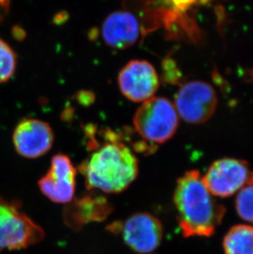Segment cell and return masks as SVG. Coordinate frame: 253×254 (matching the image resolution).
Listing matches in <instances>:
<instances>
[{
    "mask_svg": "<svg viewBox=\"0 0 253 254\" xmlns=\"http://www.w3.org/2000/svg\"><path fill=\"white\" fill-rule=\"evenodd\" d=\"M174 202L184 237L212 236L226 211L209 192L196 170L187 171L178 180Z\"/></svg>",
    "mask_w": 253,
    "mask_h": 254,
    "instance_id": "cell-1",
    "label": "cell"
},
{
    "mask_svg": "<svg viewBox=\"0 0 253 254\" xmlns=\"http://www.w3.org/2000/svg\"><path fill=\"white\" fill-rule=\"evenodd\" d=\"M101 144L81 164L86 187L107 193H119L129 187L138 175V161L133 151L109 132Z\"/></svg>",
    "mask_w": 253,
    "mask_h": 254,
    "instance_id": "cell-2",
    "label": "cell"
},
{
    "mask_svg": "<svg viewBox=\"0 0 253 254\" xmlns=\"http://www.w3.org/2000/svg\"><path fill=\"white\" fill-rule=\"evenodd\" d=\"M133 125L144 139L152 144H162L177 131L179 115L175 105L168 99L153 96L137 109Z\"/></svg>",
    "mask_w": 253,
    "mask_h": 254,
    "instance_id": "cell-3",
    "label": "cell"
},
{
    "mask_svg": "<svg viewBox=\"0 0 253 254\" xmlns=\"http://www.w3.org/2000/svg\"><path fill=\"white\" fill-rule=\"evenodd\" d=\"M45 232L18 202L0 197V253L23 250L41 242Z\"/></svg>",
    "mask_w": 253,
    "mask_h": 254,
    "instance_id": "cell-4",
    "label": "cell"
},
{
    "mask_svg": "<svg viewBox=\"0 0 253 254\" xmlns=\"http://www.w3.org/2000/svg\"><path fill=\"white\" fill-rule=\"evenodd\" d=\"M214 197H229L253 184V171L243 160L223 158L215 161L202 177Z\"/></svg>",
    "mask_w": 253,
    "mask_h": 254,
    "instance_id": "cell-5",
    "label": "cell"
},
{
    "mask_svg": "<svg viewBox=\"0 0 253 254\" xmlns=\"http://www.w3.org/2000/svg\"><path fill=\"white\" fill-rule=\"evenodd\" d=\"M178 115L189 124L200 125L215 113L217 96L210 84L201 81L187 82L180 87L175 97Z\"/></svg>",
    "mask_w": 253,
    "mask_h": 254,
    "instance_id": "cell-6",
    "label": "cell"
},
{
    "mask_svg": "<svg viewBox=\"0 0 253 254\" xmlns=\"http://www.w3.org/2000/svg\"><path fill=\"white\" fill-rule=\"evenodd\" d=\"M123 95L133 102L151 98L159 88L157 72L146 60H131L123 67L118 77Z\"/></svg>",
    "mask_w": 253,
    "mask_h": 254,
    "instance_id": "cell-7",
    "label": "cell"
},
{
    "mask_svg": "<svg viewBox=\"0 0 253 254\" xmlns=\"http://www.w3.org/2000/svg\"><path fill=\"white\" fill-rule=\"evenodd\" d=\"M120 233L123 240L137 254L154 252L162 241L164 229L155 216L146 212L133 214L122 223Z\"/></svg>",
    "mask_w": 253,
    "mask_h": 254,
    "instance_id": "cell-8",
    "label": "cell"
},
{
    "mask_svg": "<svg viewBox=\"0 0 253 254\" xmlns=\"http://www.w3.org/2000/svg\"><path fill=\"white\" fill-rule=\"evenodd\" d=\"M76 174L69 157L58 154L51 160L48 172L39 181V187L55 203H67L74 196Z\"/></svg>",
    "mask_w": 253,
    "mask_h": 254,
    "instance_id": "cell-9",
    "label": "cell"
},
{
    "mask_svg": "<svg viewBox=\"0 0 253 254\" xmlns=\"http://www.w3.org/2000/svg\"><path fill=\"white\" fill-rule=\"evenodd\" d=\"M55 140L48 123L37 119H25L15 127L12 141L15 150L25 158L35 159L47 153Z\"/></svg>",
    "mask_w": 253,
    "mask_h": 254,
    "instance_id": "cell-10",
    "label": "cell"
},
{
    "mask_svg": "<svg viewBox=\"0 0 253 254\" xmlns=\"http://www.w3.org/2000/svg\"><path fill=\"white\" fill-rule=\"evenodd\" d=\"M105 44L118 50L129 48L136 43L140 36L138 21L128 11H116L105 18L101 28Z\"/></svg>",
    "mask_w": 253,
    "mask_h": 254,
    "instance_id": "cell-11",
    "label": "cell"
},
{
    "mask_svg": "<svg viewBox=\"0 0 253 254\" xmlns=\"http://www.w3.org/2000/svg\"><path fill=\"white\" fill-rule=\"evenodd\" d=\"M223 247L225 254H253V226H233L224 238Z\"/></svg>",
    "mask_w": 253,
    "mask_h": 254,
    "instance_id": "cell-12",
    "label": "cell"
},
{
    "mask_svg": "<svg viewBox=\"0 0 253 254\" xmlns=\"http://www.w3.org/2000/svg\"><path fill=\"white\" fill-rule=\"evenodd\" d=\"M17 57L8 44L0 39V82L8 81L14 74Z\"/></svg>",
    "mask_w": 253,
    "mask_h": 254,
    "instance_id": "cell-13",
    "label": "cell"
},
{
    "mask_svg": "<svg viewBox=\"0 0 253 254\" xmlns=\"http://www.w3.org/2000/svg\"><path fill=\"white\" fill-rule=\"evenodd\" d=\"M235 208L243 220L253 223V184L239 191L235 201Z\"/></svg>",
    "mask_w": 253,
    "mask_h": 254,
    "instance_id": "cell-14",
    "label": "cell"
},
{
    "mask_svg": "<svg viewBox=\"0 0 253 254\" xmlns=\"http://www.w3.org/2000/svg\"><path fill=\"white\" fill-rule=\"evenodd\" d=\"M174 7L179 10H185L193 5L197 0H168Z\"/></svg>",
    "mask_w": 253,
    "mask_h": 254,
    "instance_id": "cell-15",
    "label": "cell"
},
{
    "mask_svg": "<svg viewBox=\"0 0 253 254\" xmlns=\"http://www.w3.org/2000/svg\"><path fill=\"white\" fill-rule=\"evenodd\" d=\"M9 2L10 0H0V19L2 17V12H7Z\"/></svg>",
    "mask_w": 253,
    "mask_h": 254,
    "instance_id": "cell-16",
    "label": "cell"
}]
</instances>
